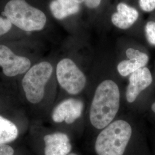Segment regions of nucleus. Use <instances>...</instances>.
I'll list each match as a JSON object with an SVG mask.
<instances>
[{
  "label": "nucleus",
  "mask_w": 155,
  "mask_h": 155,
  "mask_svg": "<svg viewBox=\"0 0 155 155\" xmlns=\"http://www.w3.org/2000/svg\"><path fill=\"white\" fill-rule=\"evenodd\" d=\"M53 71L49 62L42 61L30 68L22 80V87L27 99L35 104L43 100L45 86Z\"/></svg>",
  "instance_id": "4"
},
{
  "label": "nucleus",
  "mask_w": 155,
  "mask_h": 155,
  "mask_svg": "<svg viewBox=\"0 0 155 155\" xmlns=\"http://www.w3.org/2000/svg\"><path fill=\"white\" fill-rule=\"evenodd\" d=\"M18 135L16 125L11 121L0 116V145L13 141Z\"/></svg>",
  "instance_id": "13"
},
{
  "label": "nucleus",
  "mask_w": 155,
  "mask_h": 155,
  "mask_svg": "<svg viewBox=\"0 0 155 155\" xmlns=\"http://www.w3.org/2000/svg\"><path fill=\"white\" fill-rule=\"evenodd\" d=\"M117 12L111 17V22L117 28L126 29L130 28L139 18V12L133 7L121 2L117 6Z\"/></svg>",
  "instance_id": "11"
},
{
  "label": "nucleus",
  "mask_w": 155,
  "mask_h": 155,
  "mask_svg": "<svg viewBox=\"0 0 155 155\" xmlns=\"http://www.w3.org/2000/svg\"><path fill=\"white\" fill-rule=\"evenodd\" d=\"M50 11L55 18L62 20L79 11V4L74 0H53L50 5Z\"/></svg>",
  "instance_id": "12"
},
{
  "label": "nucleus",
  "mask_w": 155,
  "mask_h": 155,
  "mask_svg": "<svg viewBox=\"0 0 155 155\" xmlns=\"http://www.w3.org/2000/svg\"><path fill=\"white\" fill-rule=\"evenodd\" d=\"M151 109H152V110L153 111L154 113H155V102L152 105Z\"/></svg>",
  "instance_id": "19"
},
{
  "label": "nucleus",
  "mask_w": 155,
  "mask_h": 155,
  "mask_svg": "<svg viewBox=\"0 0 155 155\" xmlns=\"http://www.w3.org/2000/svg\"><path fill=\"white\" fill-rule=\"evenodd\" d=\"M127 60L121 61L117 66V71L122 77H127L132 73L144 67L149 61L146 54L132 48L126 51Z\"/></svg>",
  "instance_id": "10"
},
{
  "label": "nucleus",
  "mask_w": 155,
  "mask_h": 155,
  "mask_svg": "<svg viewBox=\"0 0 155 155\" xmlns=\"http://www.w3.org/2000/svg\"><path fill=\"white\" fill-rule=\"evenodd\" d=\"M74 1H75L76 2H77L78 4L82 3V2H83V1H84V0H74Z\"/></svg>",
  "instance_id": "20"
},
{
  "label": "nucleus",
  "mask_w": 155,
  "mask_h": 155,
  "mask_svg": "<svg viewBox=\"0 0 155 155\" xmlns=\"http://www.w3.org/2000/svg\"><path fill=\"white\" fill-rule=\"evenodd\" d=\"M152 82V77L147 67H143L130 75L126 90V98L129 103H133L141 91L148 87Z\"/></svg>",
  "instance_id": "8"
},
{
  "label": "nucleus",
  "mask_w": 155,
  "mask_h": 155,
  "mask_svg": "<svg viewBox=\"0 0 155 155\" xmlns=\"http://www.w3.org/2000/svg\"><path fill=\"white\" fill-rule=\"evenodd\" d=\"M132 136V129L127 121L118 120L111 122L96 138V155H125Z\"/></svg>",
  "instance_id": "2"
},
{
  "label": "nucleus",
  "mask_w": 155,
  "mask_h": 155,
  "mask_svg": "<svg viewBox=\"0 0 155 155\" xmlns=\"http://www.w3.org/2000/svg\"><path fill=\"white\" fill-rule=\"evenodd\" d=\"M0 155H14V150L9 145H0Z\"/></svg>",
  "instance_id": "17"
},
{
  "label": "nucleus",
  "mask_w": 155,
  "mask_h": 155,
  "mask_svg": "<svg viewBox=\"0 0 155 155\" xmlns=\"http://www.w3.org/2000/svg\"><path fill=\"white\" fill-rule=\"evenodd\" d=\"M78 155L77 154H76V153H69L68 155Z\"/></svg>",
  "instance_id": "21"
},
{
  "label": "nucleus",
  "mask_w": 155,
  "mask_h": 155,
  "mask_svg": "<svg viewBox=\"0 0 155 155\" xmlns=\"http://www.w3.org/2000/svg\"><path fill=\"white\" fill-rule=\"evenodd\" d=\"M139 5L144 11H153L155 9V0H139Z\"/></svg>",
  "instance_id": "15"
},
{
  "label": "nucleus",
  "mask_w": 155,
  "mask_h": 155,
  "mask_svg": "<svg viewBox=\"0 0 155 155\" xmlns=\"http://www.w3.org/2000/svg\"><path fill=\"white\" fill-rule=\"evenodd\" d=\"M146 38L148 43L152 45H155V22L149 21L145 27Z\"/></svg>",
  "instance_id": "14"
},
{
  "label": "nucleus",
  "mask_w": 155,
  "mask_h": 155,
  "mask_svg": "<svg viewBox=\"0 0 155 155\" xmlns=\"http://www.w3.org/2000/svg\"><path fill=\"white\" fill-rule=\"evenodd\" d=\"M101 0H84L86 5L89 8H95L100 5Z\"/></svg>",
  "instance_id": "18"
},
{
  "label": "nucleus",
  "mask_w": 155,
  "mask_h": 155,
  "mask_svg": "<svg viewBox=\"0 0 155 155\" xmlns=\"http://www.w3.org/2000/svg\"><path fill=\"white\" fill-rule=\"evenodd\" d=\"M11 28V22L6 18L0 16V36L8 33Z\"/></svg>",
  "instance_id": "16"
},
{
  "label": "nucleus",
  "mask_w": 155,
  "mask_h": 155,
  "mask_svg": "<svg viewBox=\"0 0 155 155\" xmlns=\"http://www.w3.org/2000/svg\"><path fill=\"white\" fill-rule=\"evenodd\" d=\"M83 109L84 103L82 100L77 98L64 100L52 111V120L56 123L65 122L71 124L81 117Z\"/></svg>",
  "instance_id": "7"
},
{
  "label": "nucleus",
  "mask_w": 155,
  "mask_h": 155,
  "mask_svg": "<svg viewBox=\"0 0 155 155\" xmlns=\"http://www.w3.org/2000/svg\"><path fill=\"white\" fill-rule=\"evenodd\" d=\"M56 77L60 86L68 94L77 95L84 89L87 79L85 75L71 59L65 58L56 67Z\"/></svg>",
  "instance_id": "5"
},
{
  "label": "nucleus",
  "mask_w": 155,
  "mask_h": 155,
  "mask_svg": "<svg viewBox=\"0 0 155 155\" xmlns=\"http://www.w3.org/2000/svg\"><path fill=\"white\" fill-rule=\"evenodd\" d=\"M31 64L27 58L16 55L6 45H0V67L6 76L13 77L24 74L30 68Z\"/></svg>",
  "instance_id": "6"
},
{
  "label": "nucleus",
  "mask_w": 155,
  "mask_h": 155,
  "mask_svg": "<svg viewBox=\"0 0 155 155\" xmlns=\"http://www.w3.org/2000/svg\"><path fill=\"white\" fill-rule=\"evenodd\" d=\"M4 14L12 24L27 32L43 29L47 21L45 13L25 0L9 1L5 6Z\"/></svg>",
  "instance_id": "3"
},
{
  "label": "nucleus",
  "mask_w": 155,
  "mask_h": 155,
  "mask_svg": "<svg viewBox=\"0 0 155 155\" xmlns=\"http://www.w3.org/2000/svg\"><path fill=\"white\" fill-rule=\"evenodd\" d=\"M120 106V92L115 82L110 79L102 81L97 87L92 100L89 118L97 129H103L116 116Z\"/></svg>",
  "instance_id": "1"
},
{
  "label": "nucleus",
  "mask_w": 155,
  "mask_h": 155,
  "mask_svg": "<svg viewBox=\"0 0 155 155\" xmlns=\"http://www.w3.org/2000/svg\"><path fill=\"white\" fill-rule=\"evenodd\" d=\"M45 155H67L72 150L70 138L62 132L48 134L44 137Z\"/></svg>",
  "instance_id": "9"
}]
</instances>
